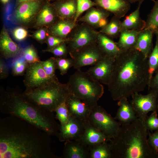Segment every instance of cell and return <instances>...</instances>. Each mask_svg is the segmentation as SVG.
I'll list each match as a JSON object with an SVG mask.
<instances>
[{
	"label": "cell",
	"mask_w": 158,
	"mask_h": 158,
	"mask_svg": "<svg viewBox=\"0 0 158 158\" xmlns=\"http://www.w3.org/2000/svg\"><path fill=\"white\" fill-rule=\"evenodd\" d=\"M51 136L16 116L0 117V158H61L51 150Z\"/></svg>",
	"instance_id": "cell-1"
},
{
	"label": "cell",
	"mask_w": 158,
	"mask_h": 158,
	"mask_svg": "<svg viewBox=\"0 0 158 158\" xmlns=\"http://www.w3.org/2000/svg\"><path fill=\"white\" fill-rule=\"evenodd\" d=\"M149 83L148 59L133 49L121 52L115 58L113 72L107 85L114 101L127 99L144 90Z\"/></svg>",
	"instance_id": "cell-2"
},
{
	"label": "cell",
	"mask_w": 158,
	"mask_h": 158,
	"mask_svg": "<svg viewBox=\"0 0 158 158\" xmlns=\"http://www.w3.org/2000/svg\"><path fill=\"white\" fill-rule=\"evenodd\" d=\"M0 111L25 120L51 136H57L60 125L56 121L53 112L35 105L17 88H0Z\"/></svg>",
	"instance_id": "cell-3"
},
{
	"label": "cell",
	"mask_w": 158,
	"mask_h": 158,
	"mask_svg": "<svg viewBox=\"0 0 158 158\" xmlns=\"http://www.w3.org/2000/svg\"><path fill=\"white\" fill-rule=\"evenodd\" d=\"M148 135L144 122L139 118L121 125L109 141L112 158H155L148 143Z\"/></svg>",
	"instance_id": "cell-4"
},
{
	"label": "cell",
	"mask_w": 158,
	"mask_h": 158,
	"mask_svg": "<svg viewBox=\"0 0 158 158\" xmlns=\"http://www.w3.org/2000/svg\"><path fill=\"white\" fill-rule=\"evenodd\" d=\"M23 94L35 105L45 111L53 112L66 102L72 93L67 83H61L58 79L34 89L25 91Z\"/></svg>",
	"instance_id": "cell-5"
},
{
	"label": "cell",
	"mask_w": 158,
	"mask_h": 158,
	"mask_svg": "<svg viewBox=\"0 0 158 158\" xmlns=\"http://www.w3.org/2000/svg\"><path fill=\"white\" fill-rule=\"evenodd\" d=\"M67 83L72 94L91 107L97 104L104 93L100 83L81 70L71 75Z\"/></svg>",
	"instance_id": "cell-6"
},
{
	"label": "cell",
	"mask_w": 158,
	"mask_h": 158,
	"mask_svg": "<svg viewBox=\"0 0 158 158\" xmlns=\"http://www.w3.org/2000/svg\"><path fill=\"white\" fill-rule=\"evenodd\" d=\"M88 121L111 139L116 136L121 126L118 121L97 104L91 107Z\"/></svg>",
	"instance_id": "cell-7"
},
{
	"label": "cell",
	"mask_w": 158,
	"mask_h": 158,
	"mask_svg": "<svg viewBox=\"0 0 158 158\" xmlns=\"http://www.w3.org/2000/svg\"><path fill=\"white\" fill-rule=\"evenodd\" d=\"M99 32L87 24L82 23L76 25L67 37V46L69 53L96 42Z\"/></svg>",
	"instance_id": "cell-8"
},
{
	"label": "cell",
	"mask_w": 158,
	"mask_h": 158,
	"mask_svg": "<svg viewBox=\"0 0 158 158\" xmlns=\"http://www.w3.org/2000/svg\"><path fill=\"white\" fill-rule=\"evenodd\" d=\"M158 92L150 90L145 95L135 93L129 102L138 118L144 122L150 111H157Z\"/></svg>",
	"instance_id": "cell-9"
},
{
	"label": "cell",
	"mask_w": 158,
	"mask_h": 158,
	"mask_svg": "<svg viewBox=\"0 0 158 158\" xmlns=\"http://www.w3.org/2000/svg\"><path fill=\"white\" fill-rule=\"evenodd\" d=\"M74 61L73 68L80 70L83 67L94 65L106 56L96 43L69 54Z\"/></svg>",
	"instance_id": "cell-10"
},
{
	"label": "cell",
	"mask_w": 158,
	"mask_h": 158,
	"mask_svg": "<svg viewBox=\"0 0 158 158\" xmlns=\"http://www.w3.org/2000/svg\"><path fill=\"white\" fill-rule=\"evenodd\" d=\"M23 83L25 91L40 87L50 81L58 80L52 79L46 74L39 62L29 64L24 74Z\"/></svg>",
	"instance_id": "cell-11"
},
{
	"label": "cell",
	"mask_w": 158,
	"mask_h": 158,
	"mask_svg": "<svg viewBox=\"0 0 158 158\" xmlns=\"http://www.w3.org/2000/svg\"><path fill=\"white\" fill-rule=\"evenodd\" d=\"M115 58L105 56L87 72L101 83L108 85L111 78Z\"/></svg>",
	"instance_id": "cell-12"
},
{
	"label": "cell",
	"mask_w": 158,
	"mask_h": 158,
	"mask_svg": "<svg viewBox=\"0 0 158 158\" xmlns=\"http://www.w3.org/2000/svg\"><path fill=\"white\" fill-rule=\"evenodd\" d=\"M35 0L20 3L15 10L14 18L20 25L27 26L35 21L41 10V2Z\"/></svg>",
	"instance_id": "cell-13"
},
{
	"label": "cell",
	"mask_w": 158,
	"mask_h": 158,
	"mask_svg": "<svg viewBox=\"0 0 158 158\" xmlns=\"http://www.w3.org/2000/svg\"><path fill=\"white\" fill-rule=\"evenodd\" d=\"M85 122L71 116L65 124H60L57 135L60 142L78 140L84 130Z\"/></svg>",
	"instance_id": "cell-14"
},
{
	"label": "cell",
	"mask_w": 158,
	"mask_h": 158,
	"mask_svg": "<svg viewBox=\"0 0 158 158\" xmlns=\"http://www.w3.org/2000/svg\"><path fill=\"white\" fill-rule=\"evenodd\" d=\"M23 50L10 38L6 28L2 29L0 36L1 56L5 59L17 57L23 54Z\"/></svg>",
	"instance_id": "cell-15"
},
{
	"label": "cell",
	"mask_w": 158,
	"mask_h": 158,
	"mask_svg": "<svg viewBox=\"0 0 158 158\" xmlns=\"http://www.w3.org/2000/svg\"><path fill=\"white\" fill-rule=\"evenodd\" d=\"M66 102L71 116L83 122L88 121L92 107L72 94Z\"/></svg>",
	"instance_id": "cell-16"
},
{
	"label": "cell",
	"mask_w": 158,
	"mask_h": 158,
	"mask_svg": "<svg viewBox=\"0 0 158 158\" xmlns=\"http://www.w3.org/2000/svg\"><path fill=\"white\" fill-rule=\"evenodd\" d=\"M96 7L103 9L121 19L124 17L130 8L127 0H92Z\"/></svg>",
	"instance_id": "cell-17"
},
{
	"label": "cell",
	"mask_w": 158,
	"mask_h": 158,
	"mask_svg": "<svg viewBox=\"0 0 158 158\" xmlns=\"http://www.w3.org/2000/svg\"><path fill=\"white\" fill-rule=\"evenodd\" d=\"M111 140L92 126L88 121L85 122L83 132L78 140L89 148L103 142H108Z\"/></svg>",
	"instance_id": "cell-18"
},
{
	"label": "cell",
	"mask_w": 158,
	"mask_h": 158,
	"mask_svg": "<svg viewBox=\"0 0 158 158\" xmlns=\"http://www.w3.org/2000/svg\"><path fill=\"white\" fill-rule=\"evenodd\" d=\"M89 148L78 140L65 142L63 152V158H89Z\"/></svg>",
	"instance_id": "cell-19"
},
{
	"label": "cell",
	"mask_w": 158,
	"mask_h": 158,
	"mask_svg": "<svg viewBox=\"0 0 158 158\" xmlns=\"http://www.w3.org/2000/svg\"><path fill=\"white\" fill-rule=\"evenodd\" d=\"M52 5L59 18L75 20L77 11V0L56 1Z\"/></svg>",
	"instance_id": "cell-20"
},
{
	"label": "cell",
	"mask_w": 158,
	"mask_h": 158,
	"mask_svg": "<svg viewBox=\"0 0 158 158\" xmlns=\"http://www.w3.org/2000/svg\"><path fill=\"white\" fill-rule=\"evenodd\" d=\"M74 20L59 19L53 24L48 27L49 35L63 39L67 37L71 30L77 25Z\"/></svg>",
	"instance_id": "cell-21"
},
{
	"label": "cell",
	"mask_w": 158,
	"mask_h": 158,
	"mask_svg": "<svg viewBox=\"0 0 158 158\" xmlns=\"http://www.w3.org/2000/svg\"><path fill=\"white\" fill-rule=\"evenodd\" d=\"M154 32L149 29H144L139 31L136 44L134 48L140 51L148 59L153 48Z\"/></svg>",
	"instance_id": "cell-22"
},
{
	"label": "cell",
	"mask_w": 158,
	"mask_h": 158,
	"mask_svg": "<svg viewBox=\"0 0 158 158\" xmlns=\"http://www.w3.org/2000/svg\"><path fill=\"white\" fill-rule=\"evenodd\" d=\"M110 14V13L103 9L93 7L87 11L84 15L80 17L77 21L86 23L96 30L99 28L100 20L103 18H107Z\"/></svg>",
	"instance_id": "cell-23"
},
{
	"label": "cell",
	"mask_w": 158,
	"mask_h": 158,
	"mask_svg": "<svg viewBox=\"0 0 158 158\" xmlns=\"http://www.w3.org/2000/svg\"><path fill=\"white\" fill-rule=\"evenodd\" d=\"M119 106L115 119L121 125L130 123L138 118L127 99H123L118 101Z\"/></svg>",
	"instance_id": "cell-24"
},
{
	"label": "cell",
	"mask_w": 158,
	"mask_h": 158,
	"mask_svg": "<svg viewBox=\"0 0 158 158\" xmlns=\"http://www.w3.org/2000/svg\"><path fill=\"white\" fill-rule=\"evenodd\" d=\"M58 19L52 5L47 3L43 7L37 14L34 21V27L39 28L46 26L48 27Z\"/></svg>",
	"instance_id": "cell-25"
},
{
	"label": "cell",
	"mask_w": 158,
	"mask_h": 158,
	"mask_svg": "<svg viewBox=\"0 0 158 158\" xmlns=\"http://www.w3.org/2000/svg\"><path fill=\"white\" fill-rule=\"evenodd\" d=\"M142 3V2H139L137 8L126 16L124 20L121 22V31L132 30L140 31L144 29L146 22L142 19L140 13V8Z\"/></svg>",
	"instance_id": "cell-26"
},
{
	"label": "cell",
	"mask_w": 158,
	"mask_h": 158,
	"mask_svg": "<svg viewBox=\"0 0 158 158\" xmlns=\"http://www.w3.org/2000/svg\"><path fill=\"white\" fill-rule=\"evenodd\" d=\"M96 43L105 55L116 58L121 52L116 42H114L112 39L99 32L97 34Z\"/></svg>",
	"instance_id": "cell-27"
},
{
	"label": "cell",
	"mask_w": 158,
	"mask_h": 158,
	"mask_svg": "<svg viewBox=\"0 0 158 158\" xmlns=\"http://www.w3.org/2000/svg\"><path fill=\"white\" fill-rule=\"evenodd\" d=\"M139 31L132 30L121 31L119 40L116 42L121 52L134 49L136 43Z\"/></svg>",
	"instance_id": "cell-28"
},
{
	"label": "cell",
	"mask_w": 158,
	"mask_h": 158,
	"mask_svg": "<svg viewBox=\"0 0 158 158\" xmlns=\"http://www.w3.org/2000/svg\"><path fill=\"white\" fill-rule=\"evenodd\" d=\"M89 158H112L110 145L103 142L89 148Z\"/></svg>",
	"instance_id": "cell-29"
},
{
	"label": "cell",
	"mask_w": 158,
	"mask_h": 158,
	"mask_svg": "<svg viewBox=\"0 0 158 158\" xmlns=\"http://www.w3.org/2000/svg\"><path fill=\"white\" fill-rule=\"evenodd\" d=\"M120 19L114 16L110 21L99 31L112 39L119 37L121 32V21Z\"/></svg>",
	"instance_id": "cell-30"
},
{
	"label": "cell",
	"mask_w": 158,
	"mask_h": 158,
	"mask_svg": "<svg viewBox=\"0 0 158 158\" xmlns=\"http://www.w3.org/2000/svg\"><path fill=\"white\" fill-rule=\"evenodd\" d=\"M149 72V83L150 84L151 79L158 68V39L156 37L155 45L148 58Z\"/></svg>",
	"instance_id": "cell-31"
},
{
	"label": "cell",
	"mask_w": 158,
	"mask_h": 158,
	"mask_svg": "<svg viewBox=\"0 0 158 158\" xmlns=\"http://www.w3.org/2000/svg\"><path fill=\"white\" fill-rule=\"evenodd\" d=\"M28 64L23 54L14 58L11 64L13 75L15 76L24 75Z\"/></svg>",
	"instance_id": "cell-32"
},
{
	"label": "cell",
	"mask_w": 158,
	"mask_h": 158,
	"mask_svg": "<svg viewBox=\"0 0 158 158\" xmlns=\"http://www.w3.org/2000/svg\"><path fill=\"white\" fill-rule=\"evenodd\" d=\"M154 5L148 15L144 29L154 31L158 27V0L155 1Z\"/></svg>",
	"instance_id": "cell-33"
},
{
	"label": "cell",
	"mask_w": 158,
	"mask_h": 158,
	"mask_svg": "<svg viewBox=\"0 0 158 158\" xmlns=\"http://www.w3.org/2000/svg\"><path fill=\"white\" fill-rule=\"evenodd\" d=\"M40 63L49 77L52 79H57L55 75V71L57 69L56 57H51L45 61H41Z\"/></svg>",
	"instance_id": "cell-34"
},
{
	"label": "cell",
	"mask_w": 158,
	"mask_h": 158,
	"mask_svg": "<svg viewBox=\"0 0 158 158\" xmlns=\"http://www.w3.org/2000/svg\"><path fill=\"white\" fill-rule=\"evenodd\" d=\"M56 118L61 125L65 124L71 116L66 102L59 105L56 109Z\"/></svg>",
	"instance_id": "cell-35"
},
{
	"label": "cell",
	"mask_w": 158,
	"mask_h": 158,
	"mask_svg": "<svg viewBox=\"0 0 158 158\" xmlns=\"http://www.w3.org/2000/svg\"><path fill=\"white\" fill-rule=\"evenodd\" d=\"M56 58L57 69L59 70L62 75L66 74L68 69L73 66L74 61L71 58Z\"/></svg>",
	"instance_id": "cell-36"
},
{
	"label": "cell",
	"mask_w": 158,
	"mask_h": 158,
	"mask_svg": "<svg viewBox=\"0 0 158 158\" xmlns=\"http://www.w3.org/2000/svg\"><path fill=\"white\" fill-rule=\"evenodd\" d=\"M23 55L29 64L41 61L36 49L32 45L28 46L23 50Z\"/></svg>",
	"instance_id": "cell-37"
},
{
	"label": "cell",
	"mask_w": 158,
	"mask_h": 158,
	"mask_svg": "<svg viewBox=\"0 0 158 158\" xmlns=\"http://www.w3.org/2000/svg\"><path fill=\"white\" fill-rule=\"evenodd\" d=\"M77 11L75 21L77 22L78 19L84 12L91 8L96 6L95 2L92 0H77Z\"/></svg>",
	"instance_id": "cell-38"
},
{
	"label": "cell",
	"mask_w": 158,
	"mask_h": 158,
	"mask_svg": "<svg viewBox=\"0 0 158 158\" xmlns=\"http://www.w3.org/2000/svg\"><path fill=\"white\" fill-rule=\"evenodd\" d=\"M67 44V42H64L53 48L47 49L43 51L51 53L56 57L66 58L69 54Z\"/></svg>",
	"instance_id": "cell-39"
},
{
	"label": "cell",
	"mask_w": 158,
	"mask_h": 158,
	"mask_svg": "<svg viewBox=\"0 0 158 158\" xmlns=\"http://www.w3.org/2000/svg\"><path fill=\"white\" fill-rule=\"evenodd\" d=\"M144 123L147 129L149 131L152 132L158 129L157 111L152 112L150 116H147Z\"/></svg>",
	"instance_id": "cell-40"
},
{
	"label": "cell",
	"mask_w": 158,
	"mask_h": 158,
	"mask_svg": "<svg viewBox=\"0 0 158 158\" xmlns=\"http://www.w3.org/2000/svg\"><path fill=\"white\" fill-rule=\"evenodd\" d=\"M148 131V142L150 148L155 156L158 152V129L154 133Z\"/></svg>",
	"instance_id": "cell-41"
},
{
	"label": "cell",
	"mask_w": 158,
	"mask_h": 158,
	"mask_svg": "<svg viewBox=\"0 0 158 158\" xmlns=\"http://www.w3.org/2000/svg\"><path fill=\"white\" fill-rule=\"evenodd\" d=\"M68 41L67 38L63 39L49 35L46 41L48 47L47 49L53 48L63 43L67 42Z\"/></svg>",
	"instance_id": "cell-42"
},
{
	"label": "cell",
	"mask_w": 158,
	"mask_h": 158,
	"mask_svg": "<svg viewBox=\"0 0 158 158\" xmlns=\"http://www.w3.org/2000/svg\"><path fill=\"white\" fill-rule=\"evenodd\" d=\"M13 35L15 38L18 41L24 40L28 35L27 31L22 27H18L14 30Z\"/></svg>",
	"instance_id": "cell-43"
},
{
	"label": "cell",
	"mask_w": 158,
	"mask_h": 158,
	"mask_svg": "<svg viewBox=\"0 0 158 158\" xmlns=\"http://www.w3.org/2000/svg\"><path fill=\"white\" fill-rule=\"evenodd\" d=\"M49 35L48 30H46L42 28L35 32L33 34V36L34 38L38 42L43 43L46 39V40Z\"/></svg>",
	"instance_id": "cell-44"
},
{
	"label": "cell",
	"mask_w": 158,
	"mask_h": 158,
	"mask_svg": "<svg viewBox=\"0 0 158 158\" xmlns=\"http://www.w3.org/2000/svg\"><path fill=\"white\" fill-rule=\"evenodd\" d=\"M9 74L8 67L4 61L1 58L0 59V79H3L6 78Z\"/></svg>",
	"instance_id": "cell-45"
},
{
	"label": "cell",
	"mask_w": 158,
	"mask_h": 158,
	"mask_svg": "<svg viewBox=\"0 0 158 158\" xmlns=\"http://www.w3.org/2000/svg\"><path fill=\"white\" fill-rule=\"evenodd\" d=\"M148 88L149 90L158 92V68L153 75Z\"/></svg>",
	"instance_id": "cell-46"
},
{
	"label": "cell",
	"mask_w": 158,
	"mask_h": 158,
	"mask_svg": "<svg viewBox=\"0 0 158 158\" xmlns=\"http://www.w3.org/2000/svg\"><path fill=\"white\" fill-rule=\"evenodd\" d=\"M108 23L107 18H103L101 19L99 23V28L101 29L104 27Z\"/></svg>",
	"instance_id": "cell-47"
},
{
	"label": "cell",
	"mask_w": 158,
	"mask_h": 158,
	"mask_svg": "<svg viewBox=\"0 0 158 158\" xmlns=\"http://www.w3.org/2000/svg\"><path fill=\"white\" fill-rule=\"evenodd\" d=\"M130 3V4H133L137 2H143L145 0H151L154 2L155 1L154 0H127Z\"/></svg>",
	"instance_id": "cell-48"
},
{
	"label": "cell",
	"mask_w": 158,
	"mask_h": 158,
	"mask_svg": "<svg viewBox=\"0 0 158 158\" xmlns=\"http://www.w3.org/2000/svg\"><path fill=\"white\" fill-rule=\"evenodd\" d=\"M35 0H18V1L19 3H21L25 2H28Z\"/></svg>",
	"instance_id": "cell-49"
},
{
	"label": "cell",
	"mask_w": 158,
	"mask_h": 158,
	"mask_svg": "<svg viewBox=\"0 0 158 158\" xmlns=\"http://www.w3.org/2000/svg\"><path fill=\"white\" fill-rule=\"evenodd\" d=\"M154 34H155L157 38L158 39V27L154 31Z\"/></svg>",
	"instance_id": "cell-50"
},
{
	"label": "cell",
	"mask_w": 158,
	"mask_h": 158,
	"mask_svg": "<svg viewBox=\"0 0 158 158\" xmlns=\"http://www.w3.org/2000/svg\"><path fill=\"white\" fill-rule=\"evenodd\" d=\"M1 1L4 4H6L9 1V0H1Z\"/></svg>",
	"instance_id": "cell-51"
},
{
	"label": "cell",
	"mask_w": 158,
	"mask_h": 158,
	"mask_svg": "<svg viewBox=\"0 0 158 158\" xmlns=\"http://www.w3.org/2000/svg\"><path fill=\"white\" fill-rule=\"evenodd\" d=\"M155 158H158V152L157 153V154H156V156Z\"/></svg>",
	"instance_id": "cell-52"
},
{
	"label": "cell",
	"mask_w": 158,
	"mask_h": 158,
	"mask_svg": "<svg viewBox=\"0 0 158 158\" xmlns=\"http://www.w3.org/2000/svg\"><path fill=\"white\" fill-rule=\"evenodd\" d=\"M157 108L158 109V98L157 99Z\"/></svg>",
	"instance_id": "cell-53"
},
{
	"label": "cell",
	"mask_w": 158,
	"mask_h": 158,
	"mask_svg": "<svg viewBox=\"0 0 158 158\" xmlns=\"http://www.w3.org/2000/svg\"><path fill=\"white\" fill-rule=\"evenodd\" d=\"M55 1L61 0H55Z\"/></svg>",
	"instance_id": "cell-54"
}]
</instances>
